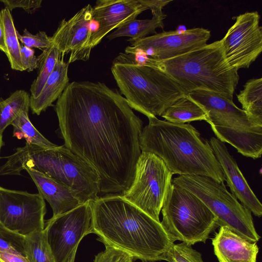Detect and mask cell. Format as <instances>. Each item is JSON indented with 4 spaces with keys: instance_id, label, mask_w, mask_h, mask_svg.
Wrapping results in <instances>:
<instances>
[{
    "instance_id": "cell-1",
    "label": "cell",
    "mask_w": 262,
    "mask_h": 262,
    "mask_svg": "<svg viewBox=\"0 0 262 262\" xmlns=\"http://www.w3.org/2000/svg\"><path fill=\"white\" fill-rule=\"evenodd\" d=\"M55 110L64 146L97 173L99 197L127 191L142 152L143 122L125 97L104 83L73 81Z\"/></svg>"
},
{
    "instance_id": "cell-2",
    "label": "cell",
    "mask_w": 262,
    "mask_h": 262,
    "mask_svg": "<svg viewBox=\"0 0 262 262\" xmlns=\"http://www.w3.org/2000/svg\"><path fill=\"white\" fill-rule=\"evenodd\" d=\"M92 205L94 233L104 245L142 262L165 260L174 242L160 222L119 195L99 197Z\"/></svg>"
},
{
    "instance_id": "cell-3",
    "label": "cell",
    "mask_w": 262,
    "mask_h": 262,
    "mask_svg": "<svg viewBox=\"0 0 262 262\" xmlns=\"http://www.w3.org/2000/svg\"><path fill=\"white\" fill-rule=\"evenodd\" d=\"M148 119L140 138L142 151L158 156L173 174L203 176L224 182L222 169L209 142L194 126L155 116Z\"/></svg>"
},
{
    "instance_id": "cell-4",
    "label": "cell",
    "mask_w": 262,
    "mask_h": 262,
    "mask_svg": "<svg viewBox=\"0 0 262 262\" xmlns=\"http://www.w3.org/2000/svg\"><path fill=\"white\" fill-rule=\"evenodd\" d=\"M5 158L0 176L20 175L25 169L32 168L73 190L82 204L99 198L96 171L64 145L45 149L26 143Z\"/></svg>"
},
{
    "instance_id": "cell-5",
    "label": "cell",
    "mask_w": 262,
    "mask_h": 262,
    "mask_svg": "<svg viewBox=\"0 0 262 262\" xmlns=\"http://www.w3.org/2000/svg\"><path fill=\"white\" fill-rule=\"evenodd\" d=\"M142 64L165 72L187 94L204 90L233 100L239 79L238 71L227 62L221 40L168 59L159 60L146 56Z\"/></svg>"
},
{
    "instance_id": "cell-6",
    "label": "cell",
    "mask_w": 262,
    "mask_h": 262,
    "mask_svg": "<svg viewBox=\"0 0 262 262\" xmlns=\"http://www.w3.org/2000/svg\"><path fill=\"white\" fill-rule=\"evenodd\" d=\"M111 71L131 108L147 118L161 116L169 106L187 94L165 72L138 63L132 54L120 53L113 61Z\"/></svg>"
},
{
    "instance_id": "cell-7",
    "label": "cell",
    "mask_w": 262,
    "mask_h": 262,
    "mask_svg": "<svg viewBox=\"0 0 262 262\" xmlns=\"http://www.w3.org/2000/svg\"><path fill=\"white\" fill-rule=\"evenodd\" d=\"M207 114V122L219 140L242 155L256 159L262 154V126L255 123L233 100L215 93L196 90L187 94Z\"/></svg>"
},
{
    "instance_id": "cell-8",
    "label": "cell",
    "mask_w": 262,
    "mask_h": 262,
    "mask_svg": "<svg viewBox=\"0 0 262 262\" xmlns=\"http://www.w3.org/2000/svg\"><path fill=\"white\" fill-rule=\"evenodd\" d=\"M162 226L174 242L205 243L217 227V219L197 196L172 183L161 209Z\"/></svg>"
},
{
    "instance_id": "cell-9",
    "label": "cell",
    "mask_w": 262,
    "mask_h": 262,
    "mask_svg": "<svg viewBox=\"0 0 262 262\" xmlns=\"http://www.w3.org/2000/svg\"><path fill=\"white\" fill-rule=\"evenodd\" d=\"M172 183L201 200L216 217L218 226L227 227L250 242L259 240L251 212L228 191L224 182L206 176L182 175L172 179Z\"/></svg>"
},
{
    "instance_id": "cell-10",
    "label": "cell",
    "mask_w": 262,
    "mask_h": 262,
    "mask_svg": "<svg viewBox=\"0 0 262 262\" xmlns=\"http://www.w3.org/2000/svg\"><path fill=\"white\" fill-rule=\"evenodd\" d=\"M172 172L155 154L142 151L133 182L121 196L154 220L159 215L172 184Z\"/></svg>"
},
{
    "instance_id": "cell-11",
    "label": "cell",
    "mask_w": 262,
    "mask_h": 262,
    "mask_svg": "<svg viewBox=\"0 0 262 262\" xmlns=\"http://www.w3.org/2000/svg\"><path fill=\"white\" fill-rule=\"evenodd\" d=\"M92 202H88L45 223L47 242L55 262H70L81 240L94 233Z\"/></svg>"
},
{
    "instance_id": "cell-12",
    "label": "cell",
    "mask_w": 262,
    "mask_h": 262,
    "mask_svg": "<svg viewBox=\"0 0 262 262\" xmlns=\"http://www.w3.org/2000/svg\"><path fill=\"white\" fill-rule=\"evenodd\" d=\"M45 200L38 193L0 186V224L6 228L28 235L45 228Z\"/></svg>"
},
{
    "instance_id": "cell-13",
    "label": "cell",
    "mask_w": 262,
    "mask_h": 262,
    "mask_svg": "<svg viewBox=\"0 0 262 262\" xmlns=\"http://www.w3.org/2000/svg\"><path fill=\"white\" fill-rule=\"evenodd\" d=\"M258 12L236 17L234 24L221 40L224 54L231 68H248L262 51V27Z\"/></svg>"
},
{
    "instance_id": "cell-14",
    "label": "cell",
    "mask_w": 262,
    "mask_h": 262,
    "mask_svg": "<svg viewBox=\"0 0 262 262\" xmlns=\"http://www.w3.org/2000/svg\"><path fill=\"white\" fill-rule=\"evenodd\" d=\"M210 31L203 28H194L184 31H163L142 38L127 39L130 43L125 53L143 52L156 60L170 59L207 44Z\"/></svg>"
},
{
    "instance_id": "cell-15",
    "label": "cell",
    "mask_w": 262,
    "mask_h": 262,
    "mask_svg": "<svg viewBox=\"0 0 262 262\" xmlns=\"http://www.w3.org/2000/svg\"><path fill=\"white\" fill-rule=\"evenodd\" d=\"M93 7L88 4L68 20L62 19L51 36L61 55L70 53L68 63L86 61L91 52L88 48L92 29Z\"/></svg>"
},
{
    "instance_id": "cell-16",
    "label": "cell",
    "mask_w": 262,
    "mask_h": 262,
    "mask_svg": "<svg viewBox=\"0 0 262 262\" xmlns=\"http://www.w3.org/2000/svg\"><path fill=\"white\" fill-rule=\"evenodd\" d=\"M147 8L141 0H98L93 7V21L97 29L92 32L88 48L92 49L112 30L136 19Z\"/></svg>"
},
{
    "instance_id": "cell-17",
    "label": "cell",
    "mask_w": 262,
    "mask_h": 262,
    "mask_svg": "<svg viewBox=\"0 0 262 262\" xmlns=\"http://www.w3.org/2000/svg\"><path fill=\"white\" fill-rule=\"evenodd\" d=\"M209 143L222 169L231 193L257 217L262 215V205L239 169L224 142L211 137Z\"/></svg>"
},
{
    "instance_id": "cell-18",
    "label": "cell",
    "mask_w": 262,
    "mask_h": 262,
    "mask_svg": "<svg viewBox=\"0 0 262 262\" xmlns=\"http://www.w3.org/2000/svg\"><path fill=\"white\" fill-rule=\"evenodd\" d=\"M214 252L220 262H256L259 249L227 227H220L212 239Z\"/></svg>"
},
{
    "instance_id": "cell-19",
    "label": "cell",
    "mask_w": 262,
    "mask_h": 262,
    "mask_svg": "<svg viewBox=\"0 0 262 262\" xmlns=\"http://www.w3.org/2000/svg\"><path fill=\"white\" fill-rule=\"evenodd\" d=\"M26 170L35 184L38 193L50 204L53 216H55L71 210L82 204L75 191L32 168Z\"/></svg>"
},
{
    "instance_id": "cell-20",
    "label": "cell",
    "mask_w": 262,
    "mask_h": 262,
    "mask_svg": "<svg viewBox=\"0 0 262 262\" xmlns=\"http://www.w3.org/2000/svg\"><path fill=\"white\" fill-rule=\"evenodd\" d=\"M61 55L54 68L47 79L39 94L30 97V108L32 113L39 115L60 97L69 84L68 72L69 63L63 60Z\"/></svg>"
},
{
    "instance_id": "cell-21",
    "label": "cell",
    "mask_w": 262,
    "mask_h": 262,
    "mask_svg": "<svg viewBox=\"0 0 262 262\" xmlns=\"http://www.w3.org/2000/svg\"><path fill=\"white\" fill-rule=\"evenodd\" d=\"M166 121L174 123H185L207 119L204 108L187 94L169 106L161 116Z\"/></svg>"
},
{
    "instance_id": "cell-22",
    "label": "cell",
    "mask_w": 262,
    "mask_h": 262,
    "mask_svg": "<svg viewBox=\"0 0 262 262\" xmlns=\"http://www.w3.org/2000/svg\"><path fill=\"white\" fill-rule=\"evenodd\" d=\"M237 98L250 118L262 126V78L248 80Z\"/></svg>"
},
{
    "instance_id": "cell-23",
    "label": "cell",
    "mask_w": 262,
    "mask_h": 262,
    "mask_svg": "<svg viewBox=\"0 0 262 262\" xmlns=\"http://www.w3.org/2000/svg\"><path fill=\"white\" fill-rule=\"evenodd\" d=\"M166 15H152L151 19H135L123 25L107 36L111 40L120 37H129L131 40H136L146 37L150 34H156V29H163V20Z\"/></svg>"
},
{
    "instance_id": "cell-24",
    "label": "cell",
    "mask_w": 262,
    "mask_h": 262,
    "mask_svg": "<svg viewBox=\"0 0 262 262\" xmlns=\"http://www.w3.org/2000/svg\"><path fill=\"white\" fill-rule=\"evenodd\" d=\"M30 96L25 90H18L5 99L0 100V135L23 112L30 108Z\"/></svg>"
},
{
    "instance_id": "cell-25",
    "label": "cell",
    "mask_w": 262,
    "mask_h": 262,
    "mask_svg": "<svg viewBox=\"0 0 262 262\" xmlns=\"http://www.w3.org/2000/svg\"><path fill=\"white\" fill-rule=\"evenodd\" d=\"M5 33L6 54L12 70L25 71L20 54L21 45L17 37V31L14 26L11 12L5 8L0 11Z\"/></svg>"
},
{
    "instance_id": "cell-26",
    "label": "cell",
    "mask_w": 262,
    "mask_h": 262,
    "mask_svg": "<svg viewBox=\"0 0 262 262\" xmlns=\"http://www.w3.org/2000/svg\"><path fill=\"white\" fill-rule=\"evenodd\" d=\"M13 136L18 139H24L26 143L45 149H52L59 145L46 139L33 125L29 117V112H22L11 123Z\"/></svg>"
},
{
    "instance_id": "cell-27",
    "label": "cell",
    "mask_w": 262,
    "mask_h": 262,
    "mask_svg": "<svg viewBox=\"0 0 262 262\" xmlns=\"http://www.w3.org/2000/svg\"><path fill=\"white\" fill-rule=\"evenodd\" d=\"M61 55L57 46L52 42L51 45L43 49L37 57L38 74L31 85L30 97H36L39 94Z\"/></svg>"
},
{
    "instance_id": "cell-28",
    "label": "cell",
    "mask_w": 262,
    "mask_h": 262,
    "mask_svg": "<svg viewBox=\"0 0 262 262\" xmlns=\"http://www.w3.org/2000/svg\"><path fill=\"white\" fill-rule=\"evenodd\" d=\"M25 251L29 262H55L44 229L25 236Z\"/></svg>"
},
{
    "instance_id": "cell-29",
    "label": "cell",
    "mask_w": 262,
    "mask_h": 262,
    "mask_svg": "<svg viewBox=\"0 0 262 262\" xmlns=\"http://www.w3.org/2000/svg\"><path fill=\"white\" fill-rule=\"evenodd\" d=\"M25 236L13 231L0 224V251L26 257Z\"/></svg>"
},
{
    "instance_id": "cell-30",
    "label": "cell",
    "mask_w": 262,
    "mask_h": 262,
    "mask_svg": "<svg viewBox=\"0 0 262 262\" xmlns=\"http://www.w3.org/2000/svg\"><path fill=\"white\" fill-rule=\"evenodd\" d=\"M164 260L168 262H204L200 253L193 249L191 246L183 242L173 244Z\"/></svg>"
},
{
    "instance_id": "cell-31",
    "label": "cell",
    "mask_w": 262,
    "mask_h": 262,
    "mask_svg": "<svg viewBox=\"0 0 262 262\" xmlns=\"http://www.w3.org/2000/svg\"><path fill=\"white\" fill-rule=\"evenodd\" d=\"M17 35L19 41L29 48H33L39 49H46L52 44V38L48 36L45 31H39L36 34H31L26 28L23 30V34L17 31Z\"/></svg>"
},
{
    "instance_id": "cell-32",
    "label": "cell",
    "mask_w": 262,
    "mask_h": 262,
    "mask_svg": "<svg viewBox=\"0 0 262 262\" xmlns=\"http://www.w3.org/2000/svg\"><path fill=\"white\" fill-rule=\"evenodd\" d=\"M104 251L95 256L94 262H133L134 260L130 255L105 245Z\"/></svg>"
},
{
    "instance_id": "cell-33",
    "label": "cell",
    "mask_w": 262,
    "mask_h": 262,
    "mask_svg": "<svg viewBox=\"0 0 262 262\" xmlns=\"http://www.w3.org/2000/svg\"><path fill=\"white\" fill-rule=\"evenodd\" d=\"M5 8L10 12L16 8H21L29 14L34 13L41 7L42 0H0Z\"/></svg>"
},
{
    "instance_id": "cell-34",
    "label": "cell",
    "mask_w": 262,
    "mask_h": 262,
    "mask_svg": "<svg viewBox=\"0 0 262 262\" xmlns=\"http://www.w3.org/2000/svg\"><path fill=\"white\" fill-rule=\"evenodd\" d=\"M21 60L25 71L32 72L38 68V58L34 49L21 45Z\"/></svg>"
},
{
    "instance_id": "cell-35",
    "label": "cell",
    "mask_w": 262,
    "mask_h": 262,
    "mask_svg": "<svg viewBox=\"0 0 262 262\" xmlns=\"http://www.w3.org/2000/svg\"><path fill=\"white\" fill-rule=\"evenodd\" d=\"M141 2L146 6L147 9L151 11L152 15L163 16L165 15L162 9L171 1L164 0H141Z\"/></svg>"
},
{
    "instance_id": "cell-36",
    "label": "cell",
    "mask_w": 262,
    "mask_h": 262,
    "mask_svg": "<svg viewBox=\"0 0 262 262\" xmlns=\"http://www.w3.org/2000/svg\"><path fill=\"white\" fill-rule=\"evenodd\" d=\"M0 262H29L26 257L7 252L0 251Z\"/></svg>"
},
{
    "instance_id": "cell-37",
    "label": "cell",
    "mask_w": 262,
    "mask_h": 262,
    "mask_svg": "<svg viewBox=\"0 0 262 262\" xmlns=\"http://www.w3.org/2000/svg\"><path fill=\"white\" fill-rule=\"evenodd\" d=\"M0 50L7 54V48L5 44L4 30L0 14Z\"/></svg>"
},
{
    "instance_id": "cell-38",
    "label": "cell",
    "mask_w": 262,
    "mask_h": 262,
    "mask_svg": "<svg viewBox=\"0 0 262 262\" xmlns=\"http://www.w3.org/2000/svg\"><path fill=\"white\" fill-rule=\"evenodd\" d=\"M3 144H4V142L3 141V136L0 135V152H1V148H2V146L3 145Z\"/></svg>"
},
{
    "instance_id": "cell-39",
    "label": "cell",
    "mask_w": 262,
    "mask_h": 262,
    "mask_svg": "<svg viewBox=\"0 0 262 262\" xmlns=\"http://www.w3.org/2000/svg\"><path fill=\"white\" fill-rule=\"evenodd\" d=\"M75 256L73 257L72 259L70 260V262H74V260H75Z\"/></svg>"
}]
</instances>
